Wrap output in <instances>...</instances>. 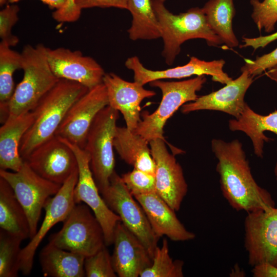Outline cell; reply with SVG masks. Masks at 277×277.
Masks as SVG:
<instances>
[{"mask_svg":"<svg viewBox=\"0 0 277 277\" xmlns=\"http://www.w3.org/2000/svg\"><path fill=\"white\" fill-rule=\"evenodd\" d=\"M211 149L217 159L222 193L236 211L269 210L275 207L271 194L254 180L242 143L238 139L226 142L214 138Z\"/></svg>","mask_w":277,"mask_h":277,"instance_id":"cell-1","label":"cell"},{"mask_svg":"<svg viewBox=\"0 0 277 277\" xmlns=\"http://www.w3.org/2000/svg\"><path fill=\"white\" fill-rule=\"evenodd\" d=\"M78 83L60 79L32 110L33 122L24 135L19 148L26 160L40 145L55 135V133L71 106L88 91Z\"/></svg>","mask_w":277,"mask_h":277,"instance_id":"cell-2","label":"cell"},{"mask_svg":"<svg viewBox=\"0 0 277 277\" xmlns=\"http://www.w3.org/2000/svg\"><path fill=\"white\" fill-rule=\"evenodd\" d=\"M152 4L164 42L162 56L168 65H172L181 51V45L186 41L203 39L208 46L213 47L223 44L210 28L202 8L193 7L186 12L174 14L166 9L164 3L152 0Z\"/></svg>","mask_w":277,"mask_h":277,"instance_id":"cell-3","label":"cell"},{"mask_svg":"<svg viewBox=\"0 0 277 277\" xmlns=\"http://www.w3.org/2000/svg\"><path fill=\"white\" fill-rule=\"evenodd\" d=\"M47 48L42 44L24 47L21 53L24 76L8 102V118L31 111L60 80L50 67Z\"/></svg>","mask_w":277,"mask_h":277,"instance_id":"cell-4","label":"cell"},{"mask_svg":"<svg viewBox=\"0 0 277 277\" xmlns=\"http://www.w3.org/2000/svg\"><path fill=\"white\" fill-rule=\"evenodd\" d=\"M206 80L205 75H201L181 81L157 80L150 82V86L161 90L162 100L153 113L145 111L141 113L142 120L133 132L149 142L158 138L165 141L164 127L168 120L184 104L199 97L196 92L201 90Z\"/></svg>","mask_w":277,"mask_h":277,"instance_id":"cell-5","label":"cell"},{"mask_svg":"<svg viewBox=\"0 0 277 277\" xmlns=\"http://www.w3.org/2000/svg\"><path fill=\"white\" fill-rule=\"evenodd\" d=\"M118 112L108 105L98 112L90 127L84 148L89 155L91 169L101 194L109 187L114 172L113 140Z\"/></svg>","mask_w":277,"mask_h":277,"instance_id":"cell-6","label":"cell"},{"mask_svg":"<svg viewBox=\"0 0 277 277\" xmlns=\"http://www.w3.org/2000/svg\"><path fill=\"white\" fill-rule=\"evenodd\" d=\"M86 204H75L61 230L52 234L49 243L63 249L90 256L106 245L103 229Z\"/></svg>","mask_w":277,"mask_h":277,"instance_id":"cell-7","label":"cell"},{"mask_svg":"<svg viewBox=\"0 0 277 277\" xmlns=\"http://www.w3.org/2000/svg\"><path fill=\"white\" fill-rule=\"evenodd\" d=\"M0 177L9 184L23 207L29 223L30 239H32L37 230L38 223L46 202L57 193L62 185L39 175L26 161L17 171L0 169Z\"/></svg>","mask_w":277,"mask_h":277,"instance_id":"cell-8","label":"cell"},{"mask_svg":"<svg viewBox=\"0 0 277 277\" xmlns=\"http://www.w3.org/2000/svg\"><path fill=\"white\" fill-rule=\"evenodd\" d=\"M101 195L123 224L143 243L152 258L160 238L154 232L141 205L115 171L109 187Z\"/></svg>","mask_w":277,"mask_h":277,"instance_id":"cell-9","label":"cell"},{"mask_svg":"<svg viewBox=\"0 0 277 277\" xmlns=\"http://www.w3.org/2000/svg\"><path fill=\"white\" fill-rule=\"evenodd\" d=\"M60 138L73 150L77 161L78 176L73 192L75 203L84 202L90 208L103 229L105 244L109 246L113 243L115 228L121 219L100 194L91 169L88 153L77 145Z\"/></svg>","mask_w":277,"mask_h":277,"instance_id":"cell-10","label":"cell"},{"mask_svg":"<svg viewBox=\"0 0 277 277\" xmlns=\"http://www.w3.org/2000/svg\"><path fill=\"white\" fill-rule=\"evenodd\" d=\"M244 247L248 264L277 266V208L247 213L244 220Z\"/></svg>","mask_w":277,"mask_h":277,"instance_id":"cell-11","label":"cell"},{"mask_svg":"<svg viewBox=\"0 0 277 277\" xmlns=\"http://www.w3.org/2000/svg\"><path fill=\"white\" fill-rule=\"evenodd\" d=\"M108 104L107 90L103 83L89 89L70 108L55 135L84 149L95 117Z\"/></svg>","mask_w":277,"mask_h":277,"instance_id":"cell-12","label":"cell"},{"mask_svg":"<svg viewBox=\"0 0 277 277\" xmlns=\"http://www.w3.org/2000/svg\"><path fill=\"white\" fill-rule=\"evenodd\" d=\"M78 176L77 170L62 185L57 193L46 202L45 214L39 229L21 250L20 271L23 274L27 275L31 272L35 252L46 234L54 225L64 222L75 205L73 192Z\"/></svg>","mask_w":277,"mask_h":277,"instance_id":"cell-13","label":"cell"},{"mask_svg":"<svg viewBox=\"0 0 277 277\" xmlns=\"http://www.w3.org/2000/svg\"><path fill=\"white\" fill-rule=\"evenodd\" d=\"M165 141L158 138L149 142L156 165V193L177 211L187 193L188 185L181 165L168 151Z\"/></svg>","mask_w":277,"mask_h":277,"instance_id":"cell-14","label":"cell"},{"mask_svg":"<svg viewBox=\"0 0 277 277\" xmlns=\"http://www.w3.org/2000/svg\"><path fill=\"white\" fill-rule=\"evenodd\" d=\"M25 161L39 175L60 185L78 170L74 152L56 135L35 149Z\"/></svg>","mask_w":277,"mask_h":277,"instance_id":"cell-15","label":"cell"},{"mask_svg":"<svg viewBox=\"0 0 277 277\" xmlns=\"http://www.w3.org/2000/svg\"><path fill=\"white\" fill-rule=\"evenodd\" d=\"M225 61L223 59L206 61L191 56L188 63L163 70H150L144 66L136 56L128 58L125 66L131 70L135 82L144 86L150 82L164 79H181L192 75H210L213 81L227 84L232 79L223 70Z\"/></svg>","mask_w":277,"mask_h":277,"instance_id":"cell-16","label":"cell"},{"mask_svg":"<svg viewBox=\"0 0 277 277\" xmlns=\"http://www.w3.org/2000/svg\"><path fill=\"white\" fill-rule=\"evenodd\" d=\"M47 56L50 67L58 79L75 82L89 89L103 83L105 74L103 68L80 51L47 48Z\"/></svg>","mask_w":277,"mask_h":277,"instance_id":"cell-17","label":"cell"},{"mask_svg":"<svg viewBox=\"0 0 277 277\" xmlns=\"http://www.w3.org/2000/svg\"><path fill=\"white\" fill-rule=\"evenodd\" d=\"M103 83L106 88L108 105L122 113L126 127L134 131L141 121V103L154 96L155 92L146 89L135 81H125L113 73H105Z\"/></svg>","mask_w":277,"mask_h":277,"instance_id":"cell-18","label":"cell"},{"mask_svg":"<svg viewBox=\"0 0 277 277\" xmlns=\"http://www.w3.org/2000/svg\"><path fill=\"white\" fill-rule=\"evenodd\" d=\"M253 77L246 71H242L236 79L219 90L199 96L195 101L184 104L181 112L187 114L191 112L209 110L222 111L238 118L246 104L245 94L253 82Z\"/></svg>","mask_w":277,"mask_h":277,"instance_id":"cell-19","label":"cell"},{"mask_svg":"<svg viewBox=\"0 0 277 277\" xmlns=\"http://www.w3.org/2000/svg\"><path fill=\"white\" fill-rule=\"evenodd\" d=\"M113 267L120 277H138L152 262L148 250L133 233L120 221L114 232Z\"/></svg>","mask_w":277,"mask_h":277,"instance_id":"cell-20","label":"cell"},{"mask_svg":"<svg viewBox=\"0 0 277 277\" xmlns=\"http://www.w3.org/2000/svg\"><path fill=\"white\" fill-rule=\"evenodd\" d=\"M145 211L151 226L159 237L165 235L173 241L184 242L195 238L177 218L174 210L156 192L134 196Z\"/></svg>","mask_w":277,"mask_h":277,"instance_id":"cell-21","label":"cell"},{"mask_svg":"<svg viewBox=\"0 0 277 277\" xmlns=\"http://www.w3.org/2000/svg\"><path fill=\"white\" fill-rule=\"evenodd\" d=\"M34 121L32 111L8 118L0 128V169L18 171L24 164L19 148L22 138Z\"/></svg>","mask_w":277,"mask_h":277,"instance_id":"cell-22","label":"cell"},{"mask_svg":"<svg viewBox=\"0 0 277 277\" xmlns=\"http://www.w3.org/2000/svg\"><path fill=\"white\" fill-rule=\"evenodd\" d=\"M149 143L126 127H116L113 147L120 157L134 168L155 176L156 165Z\"/></svg>","mask_w":277,"mask_h":277,"instance_id":"cell-23","label":"cell"},{"mask_svg":"<svg viewBox=\"0 0 277 277\" xmlns=\"http://www.w3.org/2000/svg\"><path fill=\"white\" fill-rule=\"evenodd\" d=\"M228 126L231 131H242L249 137L255 155L263 158L264 142L271 140L264 132L269 131L277 135V110L263 115L254 112L246 104L240 116L230 120Z\"/></svg>","mask_w":277,"mask_h":277,"instance_id":"cell-24","label":"cell"},{"mask_svg":"<svg viewBox=\"0 0 277 277\" xmlns=\"http://www.w3.org/2000/svg\"><path fill=\"white\" fill-rule=\"evenodd\" d=\"M39 262L45 276L84 277L85 257L48 243L41 250Z\"/></svg>","mask_w":277,"mask_h":277,"instance_id":"cell-25","label":"cell"},{"mask_svg":"<svg viewBox=\"0 0 277 277\" xmlns=\"http://www.w3.org/2000/svg\"><path fill=\"white\" fill-rule=\"evenodd\" d=\"M1 229L22 238H30V229L26 212L9 184L0 177Z\"/></svg>","mask_w":277,"mask_h":277,"instance_id":"cell-26","label":"cell"},{"mask_svg":"<svg viewBox=\"0 0 277 277\" xmlns=\"http://www.w3.org/2000/svg\"><path fill=\"white\" fill-rule=\"evenodd\" d=\"M202 8L213 32L227 47H236L239 42L232 28L235 13L233 0H208Z\"/></svg>","mask_w":277,"mask_h":277,"instance_id":"cell-27","label":"cell"},{"mask_svg":"<svg viewBox=\"0 0 277 277\" xmlns=\"http://www.w3.org/2000/svg\"><path fill=\"white\" fill-rule=\"evenodd\" d=\"M127 10L132 16L131 26L127 31L131 40L161 37L160 26L152 0H128Z\"/></svg>","mask_w":277,"mask_h":277,"instance_id":"cell-28","label":"cell"},{"mask_svg":"<svg viewBox=\"0 0 277 277\" xmlns=\"http://www.w3.org/2000/svg\"><path fill=\"white\" fill-rule=\"evenodd\" d=\"M22 57L5 42L0 43V103H8L15 88L14 72L21 69Z\"/></svg>","mask_w":277,"mask_h":277,"instance_id":"cell-29","label":"cell"},{"mask_svg":"<svg viewBox=\"0 0 277 277\" xmlns=\"http://www.w3.org/2000/svg\"><path fill=\"white\" fill-rule=\"evenodd\" d=\"M23 240L1 229L0 277H16L20 271L21 242Z\"/></svg>","mask_w":277,"mask_h":277,"instance_id":"cell-30","label":"cell"},{"mask_svg":"<svg viewBox=\"0 0 277 277\" xmlns=\"http://www.w3.org/2000/svg\"><path fill=\"white\" fill-rule=\"evenodd\" d=\"M184 262L173 260L169 254L167 240L164 239L162 246L155 249L151 265L145 269L140 277H183Z\"/></svg>","mask_w":277,"mask_h":277,"instance_id":"cell-31","label":"cell"},{"mask_svg":"<svg viewBox=\"0 0 277 277\" xmlns=\"http://www.w3.org/2000/svg\"><path fill=\"white\" fill-rule=\"evenodd\" d=\"M251 17L259 31L271 33L277 23V0H250Z\"/></svg>","mask_w":277,"mask_h":277,"instance_id":"cell-32","label":"cell"},{"mask_svg":"<svg viewBox=\"0 0 277 277\" xmlns=\"http://www.w3.org/2000/svg\"><path fill=\"white\" fill-rule=\"evenodd\" d=\"M106 245L94 254L85 258L84 268L87 277H116L111 255Z\"/></svg>","mask_w":277,"mask_h":277,"instance_id":"cell-33","label":"cell"},{"mask_svg":"<svg viewBox=\"0 0 277 277\" xmlns=\"http://www.w3.org/2000/svg\"><path fill=\"white\" fill-rule=\"evenodd\" d=\"M121 177L133 196L156 192L154 175L134 168L123 174Z\"/></svg>","mask_w":277,"mask_h":277,"instance_id":"cell-34","label":"cell"},{"mask_svg":"<svg viewBox=\"0 0 277 277\" xmlns=\"http://www.w3.org/2000/svg\"><path fill=\"white\" fill-rule=\"evenodd\" d=\"M19 7L15 4L7 5L0 11V37L1 41L9 46H16L18 38L12 33V29L18 20Z\"/></svg>","mask_w":277,"mask_h":277,"instance_id":"cell-35","label":"cell"},{"mask_svg":"<svg viewBox=\"0 0 277 277\" xmlns=\"http://www.w3.org/2000/svg\"><path fill=\"white\" fill-rule=\"evenodd\" d=\"M277 65V47L271 52L257 56L254 60L245 59L241 71H246L254 77Z\"/></svg>","mask_w":277,"mask_h":277,"instance_id":"cell-36","label":"cell"},{"mask_svg":"<svg viewBox=\"0 0 277 277\" xmlns=\"http://www.w3.org/2000/svg\"><path fill=\"white\" fill-rule=\"evenodd\" d=\"M81 11L74 0H68L62 7L52 13V17L58 22H72L79 18Z\"/></svg>","mask_w":277,"mask_h":277,"instance_id":"cell-37","label":"cell"},{"mask_svg":"<svg viewBox=\"0 0 277 277\" xmlns=\"http://www.w3.org/2000/svg\"><path fill=\"white\" fill-rule=\"evenodd\" d=\"M74 2L82 10L93 7H114L127 10L128 0H74Z\"/></svg>","mask_w":277,"mask_h":277,"instance_id":"cell-38","label":"cell"},{"mask_svg":"<svg viewBox=\"0 0 277 277\" xmlns=\"http://www.w3.org/2000/svg\"><path fill=\"white\" fill-rule=\"evenodd\" d=\"M277 39V31L270 35L260 36L257 37H243V44L241 48L250 47L254 50L264 48L269 44Z\"/></svg>","mask_w":277,"mask_h":277,"instance_id":"cell-39","label":"cell"},{"mask_svg":"<svg viewBox=\"0 0 277 277\" xmlns=\"http://www.w3.org/2000/svg\"><path fill=\"white\" fill-rule=\"evenodd\" d=\"M254 277H277V266L269 263H261L252 267Z\"/></svg>","mask_w":277,"mask_h":277,"instance_id":"cell-40","label":"cell"},{"mask_svg":"<svg viewBox=\"0 0 277 277\" xmlns=\"http://www.w3.org/2000/svg\"><path fill=\"white\" fill-rule=\"evenodd\" d=\"M21 0H8V3H14ZM52 9H58L62 7L68 0H39Z\"/></svg>","mask_w":277,"mask_h":277,"instance_id":"cell-41","label":"cell"},{"mask_svg":"<svg viewBox=\"0 0 277 277\" xmlns=\"http://www.w3.org/2000/svg\"><path fill=\"white\" fill-rule=\"evenodd\" d=\"M267 77L277 83V65L265 71Z\"/></svg>","mask_w":277,"mask_h":277,"instance_id":"cell-42","label":"cell"},{"mask_svg":"<svg viewBox=\"0 0 277 277\" xmlns=\"http://www.w3.org/2000/svg\"><path fill=\"white\" fill-rule=\"evenodd\" d=\"M274 175H275V176L276 181V183H277V161L276 162V164H275V167H274Z\"/></svg>","mask_w":277,"mask_h":277,"instance_id":"cell-43","label":"cell"},{"mask_svg":"<svg viewBox=\"0 0 277 277\" xmlns=\"http://www.w3.org/2000/svg\"><path fill=\"white\" fill-rule=\"evenodd\" d=\"M8 3V0H0V5L1 6H3L4 5Z\"/></svg>","mask_w":277,"mask_h":277,"instance_id":"cell-44","label":"cell"},{"mask_svg":"<svg viewBox=\"0 0 277 277\" xmlns=\"http://www.w3.org/2000/svg\"><path fill=\"white\" fill-rule=\"evenodd\" d=\"M156 1H158L162 2V3H164V2L165 1V0H156Z\"/></svg>","mask_w":277,"mask_h":277,"instance_id":"cell-45","label":"cell"}]
</instances>
